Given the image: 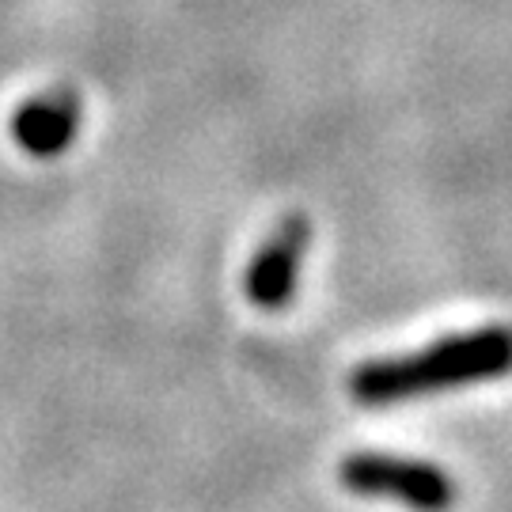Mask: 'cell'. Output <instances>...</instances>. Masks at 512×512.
Here are the masks:
<instances>
[{"label":"cell","mask_w":512,"mask_h":512,"mask_svg":"<svg viewBox=\"0 0 512 512\" xmlns=\"http://www.w3.org/2000/svg\"><path fill=\"white\" fill-rule=\"evenodd\" d=\"M338 482L361 497H395L414 509H444L456 501V486L440 467L425 459L353 452L338 463Z\"/></svg>","instance_id":"7a4b0ae2"},{"label":"cell","mask_w":512,"mask_h":512,"mask_svg":"<svg viewBox=\"0 0 512 512\" xmlns=\"http://www.w3.org/2000/svg\"><path fill=\"white\" fill-rule=\"evenodd\" d=\"M311 247V220L304 213H293L277 224L266 236V243L255 251L247 277H243V293L258 311H281L289 308L300 285V266Z\"/></svg>","instance_id":"3957f363"},{"label":"cell","mask_w":512,"mask_h":512,"mask_svg":"<svg viewBox=\"0 0 512 512\" xmlns=\"http://www.w3.org/2000/svg\"><path fill=\"white\" fill-rule=\"evenodd\" d=\"M80 92L69 84H57L46 92L31 95L27 103H19L12 114V137L16 145L35 156V160H54L61 152H69V145L80 133Z\"/></svg>","instance_id":"277c9868"},{"label":"cell","mask_w":512,"mask_h":512,"mask_svg":"<svg viewBox=\"0 0 512 512\" xmlns=\"http://www.w3.org/2000/svg\"><path fill=\"white\" fill-rule=\"evenodd\" d=\"M512 372V330L475 327L437 338L414 353L372 357L349 372V399L357 406H395L452 387L486 384Z\"/></svg>","instance_id":"6da1fadb"}]
</instances>
